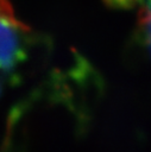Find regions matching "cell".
Here are the masks:
<instances>
[{
	"instance_id": "2",
	"label": "cell",
	"mask_w": 151,
	"mask_h": 152,
	"mask_svg": "<svg viewBox=\"0 0 151 152\" xmlns=\"http://www.w3.org/2000/svg\"><path fill=\"white\" fill-rule=\"evenodd\" d=\"M138 25L140 36L151 53V0H146L139 11Z\"/></svg>"
},
{
	"instance_id": "3",
	"label": "cell",
	"mask_w": 151,
	"mask_h": 152,
	"mask_svg": "<svg viewBox=\"0 0 151 152\" xmlns=\"http://www.w3.org/2000/svg\"><path fill=\"white\" fill-rule=\"evenodd\" d=\"M106 2H108L111 6H117V7H130L133 6L136 2H138L139 0H105Z\"/></svg>"
},
{
	"instance_id": "1",
	"label": "cell",
	"mask_w": 151,
	"mask_h": 152,
	"mask_svg": "<svg viewBox=\"0 0 151 152\" xmlns=\"http://www.w3.org/2000/svg\"><path fill=\"white\" fill-rule=\"evenodd\" d=\"M26 33L8 1L0 0V70L11 71L25 59Z\"/></svg>"
}]
</instances>
